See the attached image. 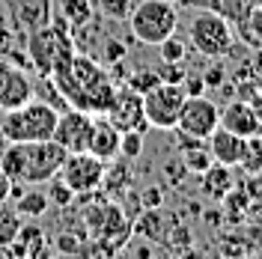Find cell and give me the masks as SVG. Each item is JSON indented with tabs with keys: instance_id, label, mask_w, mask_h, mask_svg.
Listing matches in <instances>:
<instances>
[{
	"instance_id": "1",
	"label": "cell",
	"mask_w": 262,
	"mask_h": 259,
	"mask_svg": "<svg viewBox=\"0 0 262 259\" xmlns=\"http://www.w3.org/2000/svg\"><path fill=\"white\" fill-rule=\"evenodd\" d=\"M54 90L63 96L66 104L72 107H81L93 116H104L111 101L116 96V81L111 78L107 69L86 57V54H72L66 63H60L54 72L48 75Z\"/></svg>"
},
{
	"instance_id": "2",
	"label": "cell",
	"mask_w": 262,
	"mask_h": 259,
	"mask_svg": "<svg viewBox=\"0 0 262 259\" xmlns=\"http://www.w3.org/2000/svg\"><path fill=\"white\" fill-rule=\"evenodd\" d=\"M66 161V149L54 140H33V143H6L0 152V167L12 182L24 185H48L60 173Z\"/></svg>"
},
{
	"instance_id": "3",
	"label": "cell",
	"mask_w": 262,
	"mask_h": 259,
	"mask_svg": "<svg viewBox=\"0 0 262 259\" xmlns=\"http://www.w3.org/2000/svg\"><path fill=\"white\" fill-rule=\"evenodd\" d=\"M60 111L48 101H24L21 107L6 111L0 119V137L6 143H33V140H51Z\"/></svg>"
},
{
	"instance_id": "4",
	"label": "cell",
	"mask_w": 262,
	"mask_h": 259,
	"mask_svg": "<svg viewBox=\"0 0 262 259\" xmlns=\"http://www.w3.org/2000/svg\"><path fill=\"white\" fill-rule=\"evenodd\" d=\"M24 48H27V60L30 69H36L42 78H48L60 63H66L75 54V42L69 36V24L63 18L48 21L42 27H36L24 36Z\"/></svg>"
},
{
	"instance_id": "5",
	"label": "cell",
	"mask_w": 262,
	"mask_h": 259,
	"mask_svg": "<svg viewBox=\"0 0 262 259\" xmlns=\"http://www.w3.org/2000/svg\"><path fill=\"white\" fill-rule=\"evenodd\" d=\"M188 42L203 57H212V60L229 57L235 51L232 21L227 15H221V12H214V9H200L188 21Z\"/></svg>"
},
{
	"instance_id": "6",
	"label": "cell",
	"mask_w": 262,
	"mask_h": 259,
	"mask_svg": "<svg viewBox=\"0 0 262 259\" xmlns=\"http://www.w3.org/2000/svg\"><path fill=\"white\" fill-rule=\"evenodd\" d=\"M128 30L140 45H158L179 27V9L173 0H137L128 15Z\"/></svg>"
},
{
	"instance_id": "7",
	"label": "cell",
	"mask_w": 262,
	"mask_h": 259,
	"mask_svg": "<svg viewBox=\"0 0 262 259\" xmlns=\"http://www.w3.org/2000/svg\"><path fill=\"white\" fill-rule=\"evenodd\" d=\"M185 98H188V93L182 83L158 81L152 90H146L143 93V116H146L149 128H176Z\"/></svg>"
},
{
	"instance_id": "8",
	"label": "cell",
	"mask_w": 262,
	"mask_h": 259,
	"mask_svg": "<svg viewBox=\"0 0 262 259\" xmlns=\"http://www.w3.org/2000/svg\"><path fill=\"white\" fill-rule=\"evenodd\" d=\"M57 176L63 179L66 185L75 191V197L81 194H96L98 188L104 185V176H107V161L96 158L93 152H66V161L60 167Z\"/></svg>"
},
{
	"instance_id": "9",
	"label": "cell",
	"mask_w": 262,
	"mask_h": 259,
	"mask_svg": "<svg viewBox=\"0 0 262 259\" xmlns=\"http://www.w3.org/2000/svg\"><path fill=\"white\" fill-rule=\"evenodd\" d=\"M221 125V107L206 96H188L176 119V131H185L191 137L209 140V134Z\"/></svg>"
},
{
	"instance_id": "10",
	"label": "cell",
	"mask_w": 262,
	"mask_h": 259,
	"mask_svg": "<svg viewBox=\"0 0 262 259\" xmlns=\"http://www.w3.org/2000/svg\"><path fill=\"white\" fill-rule=\"evenodd\" d=\"M93 122L96 116L81 111V107H72V111H60L57 116V125H54V143H60L66 152H83L90 143V134H93Z\"/></svg>"
},
{
	"instance_id": "11",
	"label": "cell",
	"mask_w": 262,
	"mask_h": 259,
	"mask_svg": "<svg viewBox=\"0 0 262 259\" xmlns=\"http://www.w3.org/2000/svg\"><path fill=\"white\" fill-rule=\"evenodd\" d=\"M104 119H111L119 131H143L149 128L146 116H143V96L140 93H134L131 87H116V96L111 101V107H107V114Z\"/></svg>"
},
{
	"instance_id": "12",
	"label": "cell",
	"mask_w": 262,
	"mask_h": 259,
	"mask_svg": "<svg viewBox=\"0 0 262 259\" xmlns=\"http://www.w3.org/2000/svg\"><path fill=\"white\" fill-rule=\"evenodd\" d=\"M30 98H33V81L27 75V69L0 57V114L21 107Z\"/></svg>"
},
{
	"instance_id": "13",
	"label": "cell",
	"mask_w": 262,
	"mask_h": 259,
	"mask_svg": "<svg viewBox=\"0 0 262 259\" xmlns=\"http://www.w3.org/2000/svg\"><path fill=\"white\" fill-rule=\"evenodd\" d=\"M221 128L232 131V134H238V137H250V134H259L262 128V119L259 114L253 111V104L250 101H229L227 107L221 111Z\"/></svg>"
},
{
	"instance_id": "14",
	"label": "cell",
	"mask_w": 262,
	"mask_h": 259,
	"mask_svg": "<svg viewBox=\"0 0 262 259\" xmlns=\"http://www.w3.org/2000/svg\"><path fill=\"white\" fill-rule=\"evenodd\" d=\"M119 137H122V131L116 128L111 119H98L93 122V134H90V143H86V152H93L96 158L101 161H114L116 155H119Z\"/></svg>"
},
{
	"instance_id": "15",
	"label": "cell",
	"mask_w": 262,
	"mask_h": 259,
	"mask_svg": "<svg viewBox=\"0 0 262 259\" xmlns=\"http://www.w3.org/2000/svg\"><path fill=\"white\" fill-rule=\"evenodd\" d=\"M209 152H212V161L227 164V167H238L242 152H245V137H238V134L217 125L209 134Z\"/></svg>"
},
{
	"instance_id": "16",
	"label": "cell",
	"mask_w": 262,
	"mask_h": 259,
	"mask_svg": "<svg viewBox=\"0 0 262 259\" xmlns=\"http://www.w3.org/2000/svg\"><path fill=\"white\" fill-rule=\"evenodd\" d=\"M9 9L24 36L51 21V0H9Z\"/></svg>"
},
{
	"instance_id": "17",
	"label": "cell",
	"mask_w": 262,
	"mask_h": 259,
	"mask_svg": "<svg viewBox=\"0 0 262 259\" xmlns=\"http://www.w3.org/2000/svg\"><path fill=\"white\" fill-rule=\"evenodd\" d=\"M232 167L227 164H217L212 161L200 176H203V194L212 197V200H227L232 194V173H229Z\"/></svg>"
},
{
	"instance_id": "18",
	"label": "cell",
	"mask_w": 262,
	"mask_h": 259,
	"mask_svg": "<svg viewBox=\"0 0 262 259\" xmlns=\"http://www.w3.org/2000/svg\"><path fill=\"white\" fill-rule=\"evenodd\" d=\"M9 253L24 256V259L45 253V232L39 229V224H21L18 235L12 239V244H9Z\"/></svg>"
},
{
	"instance_id": "19",
	"label": "cell",
	"mask_w": 262,
	"mask_h": 259,
	"mask_svg": "<svg viewBox=\"0 0 262 259\" xmlns=\"http://www.w3.org/2000/svg\"><path fill=\"white\" fill-rule=\"evenodd\" d=\"M69 27H86L93 18V0H51Z\"/></svg>"
},
{
	"instance_id": "20",
	"label": "cell",
	"mask_w": 262,
	"mask_h": 259,
	"mask_svg": "<svg viewBox=\"0 0 262 259\" xmlns=\"http://www.w3.org/2000/svg\"><path fill=\"white\" fill-rule=\"evenodd\" d=\"M48 209H51V200L39 185H30V188L15 200V211L21 218H42Z\"/></svg>"
},
{
	"instance_id": "21",
	"label": "cell",
	"mask_w": 262,
	"mask_h": 259,
	"mask_svg": "<svg viewBox=\"0 0 262 259\" xmlns=\"http://www.w3.org/2000/svg\"><path fill=\"white\" fill-rule=\"evenodd\" d=\"M24 224V218L15 211V206H9V200L0 203V247H9L12 239L18 235V229Z\"/></svg>"
},
{
	"instance_id": "22",
	"label": "cell",
	"mask_w": 262,
	"mask_h": 259,
	"mask_svg": "<svg viewBox=\"0 0 262 259\" xmlns=\"http://www.w3.org/2000/svg\"><path fill=\"white\" fill-rule=\"evenodd\" d=\"M238 167H245L247 173H262V134L245 137V152H242Z\"/></svg>"
},
{
	"instance_id": "23",
	"label": "cell",
	"mask_w": 262,
	"mask_h": 259,
	"mask_svg": "<svg viewBox=\"0 0 262 259\" xmlns=\"http://www.w3.org/2000/svg\"><path fill=\"white\" fill-rule=\"evenodd\" d=\"M155 48H158V57H161V63H185V54H188L185 42H182L176 33H173V36H167V39H161Z\"/></svg>"
},
{
	"instance_id": "24",
	"label": "cell",
	"mask_w": 262,
	"mask_h": 259,
	"mask_svg": "<svg viewBox=\"0 0 262 259\" xmlns=\"http://www.w3.org/2000/svg\"><path fill=\"white\" fill-rule=\"evenodd\" d=\"M134 3L137 0H96L98 12L107 18V21H128Z\"/></svg>"
},
{
	"instance_id": "25",
	"label": "cell",
	"mask_w": 262,
	"mask_h": 259,
	"mask_svg": "<svg viewBox=\"0 0 262 259\" xmlns=\"http://www.w3.org/2000/svg\"><path fill=\"white\" fill-rule=\"evenodd\" d=\"M242 33L247 42H262V0H253V6L247 9L242 21Z\"/></svg>"
},
{
	"instance_id": "26",
	"label": "cell",
	"mask_w": 262,
	"mask_h": 259,
	"mask_svg": "<svg viewBox=\"0 0 262 259\" xmlns=\"http://www.w3.org/2000/svg\"><path fill=\"white\" fill-rule=\"evenodd\" d=\"M48 200H51V206H57V209H66V206H72V200H75V191L66 185L60 176H54L48 182Z\"/></svg>"
},
{
	"instance_id": "27",
	"label": "cell",
	"mask_w": 262,
	"mask_h": 259,
	"mask_svg": "<svg viewBox=\"0 0 262 259\" xmlns=\"http://www.w3.org/2000/svg\"><path fill=\"white\" fill-rule=\"evenodd\" d=\"M140 152H143V134L140 131H122V137H119V155L134 161Z\"/></svg>"
},
{
	"instance_id": "28",
	"label": "cell",
	"mask_w": 262,
	"mask_h": 259,
	"mask_svg": "<svg viewBox=\"0 0 262 259\" xmlns=\"http://www.w3.org/2000/svg\"><path fill=\"white\" fill-rule=\"evenodd\" d=\"M158 81H161V78H158V72H155V69H140V72H134V75L128 78V87L134 90V93H140V96H143V93L152 90Z\"/></svg>"
},
{
	"instance_id": "29",
	"label": "cell",
	"mask_w": 262,
	"mask_h": 259,
	"mask_svg": "<svg viewBox=\"0 0 262 259\" xmlns=\"http://www.w3.org/2000/svg\"><path fill=\"white\" fill-rule=\"evenodd\" d=\"M158 78L167 83H182L185 81V69H182V63H164V69H158Z\"/></svg>"
},
{
	"instance_id": "30",
	"label": "cell",
	"mask_w": 262,
	"mask_h": 259,
	"mask_svg": "<svg viewBox=\"0 0 262 259\" xmlns=\"http://www.w3.org/2000/svg\"><path fill=\"white\" fill-rule=\"evenodd\" d=\"M104 57H107V60H114V63H119V60L125 57V45H122V42H116V39H107V42H104Z\"/></svg>"
},
{
	"instance_id": "31",
	"label": "cell",
	"mask_w": 262,
	"mask_h": 259,
	"mask_svg": "<svg viewBox=\"0 0 262 259\" xmlns=\"http://www.w3.org/2000/svg\"><path fill=\"white\" fill-rule=\"evenodd\" d=\"M182 87H185V93H188V96H203V90H206V81H203V78H188V75H185Z\"/></svg>"
},
{
	"instance_id": "32",
	"label": "cell",
	"mask_w": 262,
	"mask_h": 259,
	"mask_svg": "<svg viewBox=\"0 0 262 259\" xmlns=\"http://www.w3.org/2000/svg\"><path fill=\"white\" fill-rule=\"evenodd\" d=\"M203 81H206V87H221V83H224V69H221V66H212V69L203 75Z\"/></svg>"
},
{
	"instance_id": "33",
	"label": "cell",
	"mask_w": 262,
	"mask_h": 259,
	"mask_svg": "<svg viewBox=\"0 0 262 259\" xmlns=\"http://www.w3.org/2000/svg\"><path fill=\"white\" fill-rule=\"evenodd\" d=\"M143 203H146V209H158L161 206V191H155V188L143 191Z\"/></svg>"
},
{
	"instance_id": "34",
	"label": "cell",
	"mask_w": 262,
	"mask_h": 259,
	"mask_svg": "<svg viewBox=\"0 0 262 259\" xmlns=\"http://www.w3.org/2000/svg\"><path fill=\"white\" fill-rule=\"evenodd\" d=\"M9 188H12V179L3 173V167H0V203L3 200H9Z\"/></svg>"
},
{
	"instance_id": "35",
	"label": "cell",
	"mask_w": 262,
	"mask_h": 259,
	"mask_svg": "<svg viewBox=\"0 0 262 259\" xmlns=\"http://www.w3.org/2000/svg\"><path fill=\"white\" fill-rule=\"evenodd\" d=\"M250 104H253V111H256V114H259V119H262V83L253 90V101H250Z\"/></svg>"
},
{
	"instance_id": "36",
	"label": "cell",
	"mask_w": 262,
	"mask_h": 259,
	"mask_svg": "<svg viewBox=\"0 0 262 259\" xmlns=\"http://www.w3.org/2000/svg\"><path fill=\"white\" fill-rule=\"evenodd\" d=\"M0 152H3V146H0Z\"/></svg>"
}]
</instances>
